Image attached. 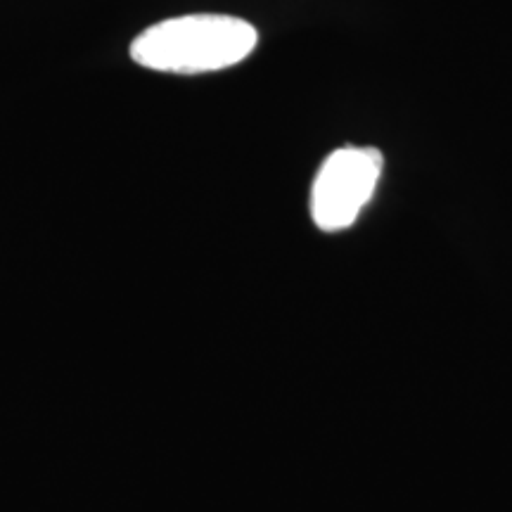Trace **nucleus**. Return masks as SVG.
Segmentation results:
<instances>
[{
  "label": "nucleus",
  "instance_id": "obj_1",
  "mask_svg": "<svg viewBox=\"0 0 512 512\" xmlns=\"http://www.w3.org/2000/svg\"><path fill=\"white\" fill-rule=\"evenodd\" d=\"M259 43L252 24L230 15H183L145 29L131 46L140 67L169 74H207L247 60Z\"/></svg>",
  "mask_w": 512,
  "mask_h": 512
},
{
  "label": "nucleus",
  "instance_id": "obj_2",
  "mask_svg": "<svg viewBox=\"0 0 512 512\" xmlns=\"http://www.w3.org/2000/svg\"><path fill=\"white\" fill-rule=\"evenodd\" d=\"M384 171L377 147L344 145L320 164L311 188V219L325 233L347 230L373 200Z\"/></svg>",
  "mask_w": 512,
  "mask_h": 512
}]
</instances>
